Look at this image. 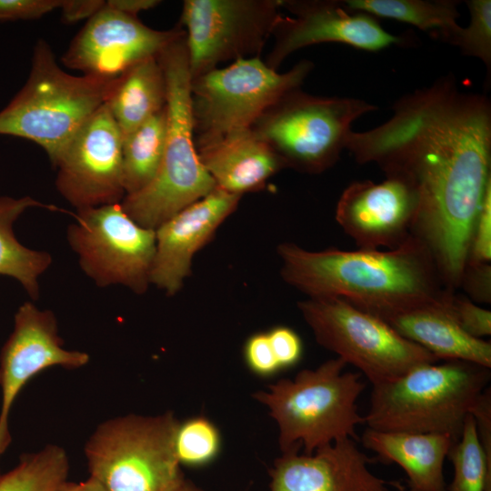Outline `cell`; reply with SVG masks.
<instances>
[{
  "label": "cell",
  "mask_w": 491,
  "mask_h": 491,
  "mask_svg": "<svg viewBox=\"0 0 491 491\" xmlns=\"http://www.w3.org/2000/svg\"><path fill=\"white\" fill-rule=\"evenodd\" d=\"M393 115L346 147L359 164H376L386 176L416 193L413 235L429 251L443 285L460 287L475 221L491 185V104L462 91L452 76L395 102Z\"/></svg>",
  "instance_id": "cell-1"
},
{
  "label": "cell",
  "mask_w": 491,
  "mask_h": 491,
  "mask_svg": "<svg viewBox=\"0 0 491 491\" xmlns=\"http://www.w3.org/2000/svg\"><path fill=\"white\" fill-rule=\"evenodd\" d=\"M277 254L283 280L307 297H340L381 319L450 291L414 235L394 249L310 251L287 242Z\"/></svg>",
  "instance_id": "cell-2"
},
{
  "label": "cell",
  "mask_w": 491,
  "mask_h": 491,
  "mask_svg": "<svg viewBox=\"0 0 491 491\" xmlns=\"http://www.w3.org/2000/svg\"><path fill=\"white\" fill-rule=\"evenodd\" d=\"M166 84V136L159 169L143 189L126 195L125 212L139 225L155 230L216 186L195 145L191 75L185 30L157 55Z\"/></svg>",
  "instance_id": "cell-3"
},
{
  "label": "cell",
  "mask_w": 491,
  "mask_h": 491,
  "mask_svg": "<svg viewBox=\"0 0 491 491\" xmlns=\"http://www.w3.org/2000/svg\"><path fill=\"white\" fill-rule=\"evenodd\" d=\"M118 77L68 74L49 44L38 39L25 84L0 111V135L35 143L55 167L75 135L109 100Z\"/></svg>",
  "instance_id": "cell-4"
},
{
  "label": "cell",
  "mask_w": 491,
  "mask_h": 491,
  "mask_svg": "<svg viewBox=\"0 0 491 491\" xmlns=\"http://www.w3.org/2000/svg\"><path fill=\"white\" fill-rule=\"evenodd\" d=\"M490 378V368L466 361L417 366L372 386L365 424L379 431L441 434L457 440Z\"/></svg>",
  "instance_id": "cell-5"
},
{
  "label": "cell",
  "mask_w": 491,
  "mask_h": 491,
  "mask_svg": "<svg viewBox=\"0 0 491 491\" xmlns=\"http://www.w3.org/2000/svg\"><path fill=\"white\" fill-rule=\"evenodd\" d=\"M346 366L343 359L332 358L252 395L277 424L282 453L303 446L309 455L340 439H359L356 427L365 418L356 401L366 385L359 372Z\"/></svg>",
  "instance_id": "cell-6"
},
{
  "label": "cell",
  "mask_w": 491,
  "mask_h": 491,
  "mask_svg": "<svg viewBox=\"0 0 491 491\" xmlns=\"http://www.w3.org/2000/svg\"><path fill=\"white\" fill-rule=\"evenodd\" d=\"M179 422L171 411L102 422L84 447L90 477L106 491H175L185 481L175 448Z\"/></svg>",
  "instance_id": "cell-7"
},
{
  "label": "cell",
  "mask_w": 491,
  "mask_h": 491,
  "mask_svg": "<svg viewBox=\"0 0 491 491\" xmlns=\"http://www.w3.org/2000/svg\"><path fill=\"white\" fill-rule=\"evenodd\" d=\"M377 106L354 97L316 96L301 88L283 95L250 127L286 168L320 174L346 149L351 125Z\"/></svg>",
  "instance_id": "cell-8"
},
{
  "label": "cell",
  "mask_w": 491,
  "mask_h": 491,
  "mask_svg": "<svg viewBox=\"0 0 491 491\" xmlns=\"http://www.w3.org/2000/svg\"><path fill=\"white\" fill-rule=\"evenodd\" d=\"M297 307L316 342L355 366L372 386L440 361L383 319L343 298L307 297Z\"/></svg>",
  "instance_id": "cell-9"
},
{
  "label": "cell",
  "mask_w": 491,
  "mask_h": 491,
  "mask_svg": "<svg viewBox=\"0 0 491 491\" xmlns=\"http://www.w3.org/2000/svg\"><path fill=\"white\" fill-rule=\"evenodd\" d=\"M313 66L301 60L278 73L255 56L191 79L195 145L250 128L283 95L299 88Z\"/></svg>",
  "instance_id": "cell-10"
},
{
  "label": "cell",
  "mask_w": 491,
  "mask_h": 491,
  "mask_svg": "<svg viewBox=\"0 0 491 491\" xmlns=\"http://www.w3.org/2000/svg\"><path fill=\"white\" fill-rule=\"evenodd\" d=\"M67 241L83 272L100 287L122 285L143 295L150 285L155 232L136 224L121 203L77 210Z\"/></svg>",
  "instance_id": "cell-11"
},
{
  "label": "cell",
  "mask_w": 491,
  "mask_h": 491,
  "mask_svg": "<svg viewBox=\"0 0 491 491\" xmlns=\"http://www.w3.org/2000/svg\"><path fill=\"white\" fill-rule=\"evenodd\" d=\"M280 9L281 0L184 1L180 25L185 27L191 79L221 62L258 56Z\"/></svg>",
  "instance_id": "cell-12"
},
{
  "label": "cell",
  "mask_w": 491,
  "mask_h": 491,
  "mask_svg": "<svg viewBox=\"0 0 491 491\" xmlns=\"http://www.w3.org/2000/svg\"><path fill=\"white\" fill-rule=\"evenodd\" d=\"M123 135L107 102L83 125L55 167V186L76 210L121 203Z\"/></svg>",
  "instance_id": "cell-13"
},
{
  "label": "cell",
  "mask_w": 491,
  "mask_h": 491,
  "mask_svg": "<svg viewBox=\"0 0 491 491\" xmlns=\"http://www.w3.org/2000/svg\"><path fill=\"white\" fill-rule=\"evenodd\" d=\"M89 359L87 353L64 346L54 312L39 309L32 302L18 307L13 332L0 353V457L12 442L9 417L13 405L27 382L47 368L78 369Z\"/></svg>",
  "instance_id": "cell-14"
},
{
  "label": "cell",
  "mask_w": 491,
  "mask_h": 491,
  "mask_svg": "<svg viewBox=\"0 0 491 491\" xmlns=\"http://www.w3.org/2000/svg\"><path fill=\"white\" fill-rule=\"evenodd\" d=\"M294 17L280 16L272 35L274 45L265 63L277 70L296 50L321 43H340L366 51H379L401 44L377 18L347 8L336 0H281V8Z\"/></svg>",
  "instance_id": "cell-15"
},
{
  "label": "cell",
  "mask_w": 491,
  "mask_h": 491,
  "mask_svg": "<svg viewBox=\"0 0 491 491\" xmlns=\"http://www.w3.org/2000/svg\"><path fill=\"white\" fill-rule=\"evenodd\" d=\"M184 28L155 30L136 16L105 6L87 20L70 43L61 60L84 75L115 77L129 66L158 54Z\"/></svg>",
  "instance_id": "cell-16"
},
{
  "label": "cell",
  "mask_w": 491,
  "mask_h": 491,
  "mask_svg": "<svg viewBox=\"0 0 491 491\" xmlns=\"http://www.w3.org/2000/svg\"><path fill=\"white\" fill-rule=\"evenodd\" d=\"M418 210L415 190L405 181L386 176L351 183L341 194L336 220L359 248L394 249L413 236Z\"/></svg>",
  "instance_id": "cell-17"
},
{
  "label": "cell",
  "mask_w": 491,
  "mask_h": 491,
  "mask_svg": "<svg viewBox=\"0 0 491 491\" xmlns=\"http://www.w3.org/2000/svg\"><path fill=\"white\" fill-rule=\"evenodd\" d=\"M242 195L215 187L158 226L150 284L174 296L191 274L194 256L236 209Z\"/></svg>",
  "instance_id": "cell-18"
},
{
  "label": "cell",
  "mask_w": 491,
  "mask_h": 491,
  "mask_svg": "<svg viewBox=\"0 0 491 491\" xmlns=\"http://www.w3.org/2000/svg\"><path fill=\"white\" fill-rule=\"evenodd\" d=\"M295 447L275 459L269 469L270 491H390L394 485L376 476L372 460L356 440L344 438L299 454Z\"/></svg>",
  "instance_id": "cell-19"
},
{
  "label": "cell",
  "mask_w": 491,
  "mask_h": 491,
  "mask_svg": "<svg viewBox=\"0 0 491 491\" xmlns=\"http://www.w3.org/2000/svg\"><path fill=\"white\" fill-rule=\"evenodd\" d=\"M453 292L395 312L383 320L439 360L466 361L491 368V343L467 335L459 326L449 304Z\"/></svg>",
  "instance_id": "cell-20"
},
{
  "label": "cell",
  "mask_w": 491,
  "mask_h": 491,
  "mask_svg": "<svg viewBox=\"0 0 491 491\" xmlns=\"http://www.w3.org/2000/svg\"><path fill=\"white\" fill-rule=\"evenodd\" d=\"M195 148L215 186L231 194L242 195L260 190L271 176L286 168L251 128L228 133Z\"/></svg>",
  "instance_id": "cell-21"
},
{
  "label": "cell",
  "mask_w": 491,
  "mask_h": 491,
  "mask_svg": "<svg viewBox=\"0 0 491 491\" xmlns=\"http://www.w3.org/2000/svg\"><path fill=\"white\" fill-rule=\"evenodd\" d=\"M362 445L406 475L409 491H446L444 464L456 441L447 435L390 432L366 428Z\"/></svg>",
  "instance_id": "cell-22"
},
{
  "label": "cell",
  "mask_w": 491,
  "mask_h": 491,
  "mask_svg": "<svg viewBox=\"0 0 491 491\" xmlns=\"http://www.w3.org/2000/svg\"><path fill=\"white\" fill-rule=\"evenodd\" d=\"M166 84L157 56H149L129 66L118 77L107 101L123 139L165 108Z\"/></svg>",
  "instance_id": "cell-23"
},
{
  "label": "cell",
  "mask_w": 491,
  "mask_h": 491,
  "mask_svg": "<svg viewBox=\"0 0 491 491\" xmlns=\"http://www.w3.org/2000/svg\"><path fill=\"white\" fill-rule=\"evenodd\" d=\"M31 207L66 211L27 195L0 196V275L17 280L29 296L36 300L40 296L38 278L50 266L52 256L48 252L23 246L13 230L16 219Z\"/></svg>",
  "instance_id": "cell-24"
},
{
  "label": "cell",
  "mask_w": 491,
  "mask_h": 491,
  "mask_svg": "<svg viewBox=\"0 0 491 491\" xmlns=\"http://www.w3.org/2000/svg\"><path fill=\"white\" fill-rule=\"evenodd\" d=\"M345 5L366 13L412 25L450 44L460 31L458 1L455 0H345Z\"/></svg>",
  "instance_id": "cell-25"
},
{
  "label": "cell",
  "mask_w": 491,
  "mask_h": 491,
  "mask_svg": "<svg viewBox=\"0 0 491 491\" xmlns=\"http://www.w3.org/2000/svg\"><path fill=\"white\" fill-rule=\"evenodd\" d=\"M166 125L165 106L123 139L125 195L143 189L156 175L164 155Z\"/></svg>",
  "instance_id": "cell-26"
},
{
  "label": "cell",
  "mask_w": 491,
  "mask_h": 491,
  "mask_svg": "<svg viewBox=\"0 0 491 491\" xmlns=\"http://www.w3.org/2000/svg\"><path fill=\"white\" fill-rule=\"evenodd\" d=\"M69 458L55 444L23 455L18 464L0 476V491H55L67 481Z\"/></svg>",
  "instance_id": "cell-27"
},
{
  "label": "cell",
  "mask_w": 491,
  "mask_h": 491,
  "mask_svg": "<svg viewBox=\"0 0 491 491\" xmlns=\"http://www.w3.org/2000/svg\"><path fill=\"white\" fill-rule=\"evenodd\" d=\"M447 458L452 462L454 476L446 491H491V463L482 449L470 414Z\"/></svg>",
  "instance_id": "cell-28"
},
{
  "label": "cell",
  "mask_w": 491,
  "mask_h": 491,
  "mask_svg": "<svg viewBox=\"0 0 491 491\" xmlns=\"http://www.w3.org/2000/svg\"><path fill=\"white\" fill-rule=\"evenodd\" d=\"M181 466L200 467L214 461L221 449V436L212 421L203 416L179 422L175 441Z\"/></svg>",
  "instance_id": "cell-29"
},
{
  "label": "cell",
  "mask_w": 491,
  "mask_h": 491,
  "mask_svg": "<svg viewBox=\"0 0 491 491\" xmlns=\"http://www.w3.org/2000/svg\"><path fill=\"white\" fill-rule=\"evenodd\" d=\"M470 22L461 27L450 45L457 46L463 55L480 59L486 70H491V1L468 0Z\"/></svg>",
  "instance_id": "cell-30"
},
{
  "label": "cell",
  "mask_w": 491,
  "mask_h": 491,
  "mask_svg": "<svg viewBox=\"0 0 491 491\" xmlns=\"http://www.w3.org/2000/svg\"><path fill=\"white\" fill-rule=\"evenodd\" d=\"M450 308L459 326L469 336L483 339L491 335V312L454 292L449 299Z\"/></svg>",
  "instance_id": "cell-31"
},
{
  "label": "cell",
  "mask_w": 491,
  "mask_h": 491,
  "mask_svg": "<svg viewBox=\"0 0 491 491\" xmlns=\"http://www.w3.org/2000/svg\"><path fill=\"white\" fill-rule=\"evenodd\" d=\"M491 261V185L486 189L475 221L466 265Z\"/></svg>",
  "instance_id": "cell-32"
},
{
  "label": "cell",
  "mask_w": 491,
  "mask_h": 491,
  "mask_svg": "<svg viewBox=\"0 0 491 491\" xmlns=\"http://www.w3.org/2000/svg\"><path fill=\"white\" fill-rule=\"evenodd\" d=\"M244 358L248 369L261 377L276 375L281 367L266 332L251 335L244 346Z\"/></svg>",
  "instance_id": "cell-33"
},
{
  "label": "cell",
  "mask_w": 491,
  "mask_h": 491,
  "mask_svg": "<svg viewBox=\"0 0 491 491\" xmlns=\"http://www.w3.org/2000/svg\"><path fill=\"white\" fill-rule=\"evenodd\" d=\"M267 335L281 370L299 362L303 345L296 331L288 326H277L267 331Z\"/></svg>",
  "instance_id": "cell-34"
},
{
  "label": "cell",
  "mask_w": 491,
  "mask_h": 491,
  "mask_svg": "<svg viewBox=\"0 0 491 491\" xmlns=\"http://www.w3.org/2000/svg\"><path fill=\"white\" fill-rule=\"evenodd\" d=\"M62 0H0V21L38 19L60 7Z\"/></svg>",
  "instance_id": "cell-35"
},
{
  "label": "cell",
  "mask_w": 491,
  "mask_h": 491,
  "mask_svg": "<svg viewBox=\"0 0 491 491\" xmlns=\"http://www.w3.org/2000/svg\"><path fill=\"white\" fill-rule=\"evenodd\" d=\"M460 286H463L475 301L481 303H490V264L466 265Z\"/></svg>",
  "instance_id": "cell-36"
},
{
  "label": "cell",
  "mask_w": 491,
  "mask_h": 491,
  "mask_svg": "<svg viewBox=\"0 0 491 491\" xmlns=\"http://www.w3.org/2000/svg\"><path fill=\"white\" fill-rule=\"evenodd\" d=\"M475 419L478 440L486 457L491 463V389L487 386L470 410Z\"/></svg>",
  "instance_id": "cell-37"
},
{
  "label": "cell",
  "mask_w": 491,
  "mask_h": 491,
  "mask_svg": "<svg viewBox=\"0 0 491 491\" xmlns=\"http://www.w3.org/2000/svg\"><path fill=\"white\" fill-rule=\"evenodd\" d=\"M105 5L103 0H62V18L66 23H75L84 19H90Z\"/></svg>",
  "instance_id": "cell-38"
},
{
  "label": "cell",
  "mask_w": 491,
  "mask_h": 491,
  "mask_svg": "<svg viewBox=\"0 0 491 491\" xmlns=\"http://www.w3.org/2000/svg\"><path fill=\"white\" fill-rule=\"evenodd\" d=\"M157 0H108L105 5L115 11L136 16L138 13L156 6Z\"/></svg>",
  "instance_id": "cell-39"
},
{
  "label": "cell",
  "mask_w": 491,
  "mask_h": 491,
  "mask_svg": "<svg viewBox=\"0 0 491 491\" xmlns=\"http://www.w3.org/2000/svg\"><path fill=\"white\" fill-rule=\"evenodd\" d=\"M55 491H106L96 480L90 477L82 482L65 481Z\"/></svg>",
  "instance_id": "cell-40"
},
{
  "label": "cell",
  "mask_w": 491,
  "mask_h": 491,
  "mask_svg": "<svg viewBox=\"0 0 491 491\" xmlns=\"http://www.w3.org/2000/svg\"><path fill=\"white\" fill-rule=\"evenodd\" d=\"M175 491H204L202 488L195 485L190 480L185 479L184 484Z\"/></svg>",
  "instance_id": "cell-41"
},
{
  "label": "cell",
  "mask_w": 491,
  "mask_h": 491,
  "mask_svg": "<svg viewBox=\"0 0 491 491\" xmlns=\"http://www.w3.org/2000/svg\"><path fill=\"white\" fill-rule=\"evenodd\" d=\"M1 475H2V474L0 473V476H1Z\"/></svg>",
  "instance_id": "cell-42"
}]
</instances>
